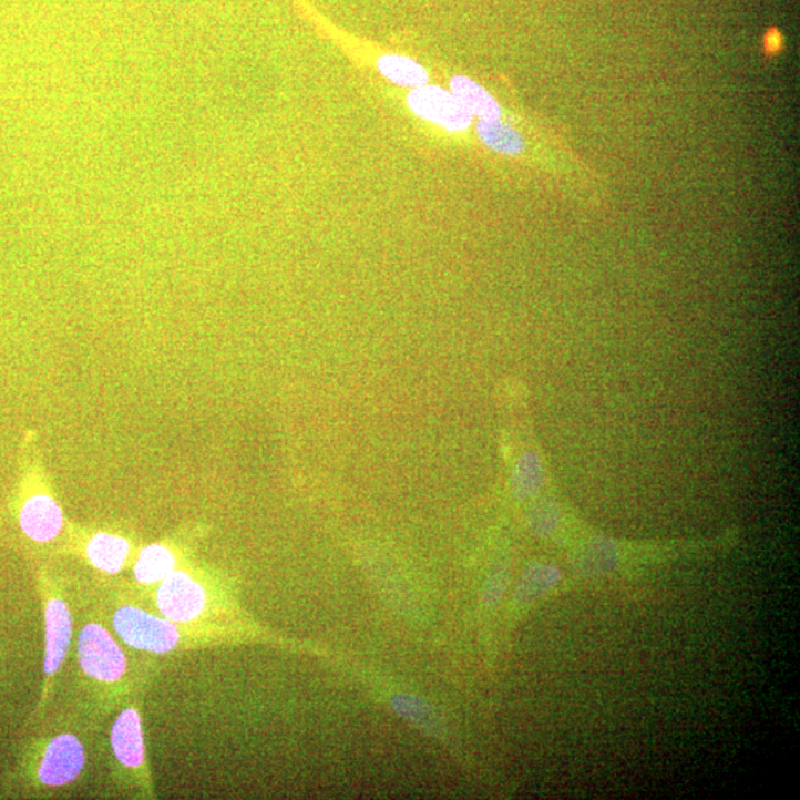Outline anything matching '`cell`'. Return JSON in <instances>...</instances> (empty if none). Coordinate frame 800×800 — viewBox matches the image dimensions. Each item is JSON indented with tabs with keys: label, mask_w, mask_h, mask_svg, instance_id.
<instances>
[{
	"label": "cell",
	"mask_w": 800,
	"mask_h": 800,
	"mask_svg": "<svg viewBox=\"0 0 800 800\" xmlns=\"http://www.w3.org/2000/svg\"><path fill=\"white\" fill-rule=\"evenodd\" d=\"M78 658L83 674L96 683L114 684L126 674L125 653L101 624L83 626L78 639Z\"/></svg>",
	"instance_id": "2"
},
{
	"label": "cell",
	"mask_w": 800,
	"mask_h": 800,
	"mask_svg": "<svg viewBox=\"0 0 800 800\" xmlns=\"http://www.w3.org/2000/svg\"><path fill=\"white\" fill-rule=\"evenodd\" d=\"M113 628L123 644L152 654H170L182 644L180 624L137 606L125 605L113 615Z\"/></svg>",
	"instance_id": "1"
},
{
	"label": "cell",
	"mask_w": 800,
	"mask_h": 800,
	"mask_svg": "<svg viewBox=\"0 0 800 800\" xmlns=\"http://www.w3.org/2000/svg\"><path fill=\"white\" fill-rule=\"evenodd\" d=\"M763 45L765 51H767L768 54H777V52L781 51L782 48L781 33L776 29L769 30L767 37L763 39Z\"/></svg>",
	"instance_id": "14"
},
{
	"label": "cell",
	"mask_w": 800,
	"mask_h": 800,
	"mask_svg": "<svg viewBox=\"0 0 800 800\" xmlns=\"http://www.w3.org/2000/svg\"><path fill=\"white\" fill-rule=\"evenodd\" d=\"M63 512L50 495H34L25 501L20 512V526L37 543H50L63 530Z\"/></svg>",
	"instance_id": "8"
},
{
	"label": "cell",
	"mask_w": 800,
	"mask_h": 800,
	"mask_svg": "<svg viewBox=\"0 0 800 800\" xmlns=\"http://www.w3.org/2000/svg\"><path fill=\"white\" fill-rule=\"evenodd\" d=\"M378 69L382 76L394 82L396 85L408 88L424 86L428 73L417 61L402 55H386L378 61Z\"/></svg>",
	"instance_id": "13"
},
{
	"label": "cell",
	"mask_w": 800,
	"mask_h": 800,
	"mask_svg": "<svg viewBox=\"0 0 800 800\" xmlns=\"http://www.w3.org/2000/svg\"><path fill=\"white\" fill-rule=\"evenodd\" d=\"M478 134L488 147L503 155H517L525 147L522 135L500 119H481Z\"/></svg>",
	"instance_id": "12"
},
{
	"label": "cell",
	"mask_w": 800,
	"mask_h": 800,
	"mask_svg": "<svg viewBox=\"0 0 800 800\" xmlns=\"http://www.w3.org/2000/svg\"><path fill=\"white\" fill-rule=\"evenodd\" d=\"M177 570V557L164 544H151L142 548L134 565V577L140 584H160Z\"/></svg>",
	"instance_id": "10"
},
{
	"label": "cell",
	"mask_w": 800,
	"mask_h": 800,
	"mask_svg": "<svg viewBox=\"0 0 800 800\" xmlns=\"http://www.w3.org/2000/svg\"><path fill=\"white\" fill-rule=\"evenodd\" d=\"M452 94L463 104L472 116L481 119H500L501 109L494 96L483 90L476 82L464 76H457L451 81Z\"/></svg>",
	"instance_id": "11"
},
{
	"label": "cell",
	"mask_w": 800,
	"mask_h": 800,
	"mask_svg": "<svg viewBox=\"0 0 800 800\" xmlns=\"http://www.w3.org/2000/svg\"><path fill=\"white\" fill-rule=\"evenodd\" d=\"M110 742H112L114 758L121 762L123 768L139 769L143 767L146 749H144L142 718H140L137 709L127 707L121 711L110 731Z\"/></svg>",
	"instance_id": "7"
},
{
	"label": "cell",
	"mask_w": 800,
	"mask_h": 800,
	"mask_svg": "<svg viewBox=\"0 0 800 800\" xmlns=\"http://www.w3.org/2000/svg\"><path fill=\"white\" fill-rule=\"evenodd\" d=\"M156 606L170 622L180 626L191 624L205 613V587L186 571L175 570L157 586Z\"/></svg>",
	"instance_id": "3"
},
{
	"label": "cell",
	"mask_w": 800,
	"mask_h": 800,
	"mask_svg": "<svg viewBox=\"0 0 800 800\" xmlns=\"http://www.w3.org/2000/svg\"><path fill=\"white\" fill-rule=\"evenodd\" d=\"M72 640V615L68 604L60 597H51L45 606V661L48 678L55 676L69 653Z\"/></svg>",
	"instance_id": "6"
},
{
	"label": "cell",
	"mask_w": 800,
	"mask_h": 800,
	"mask_svg": "<svg viewBox=\"0 0 800 800\" xmlns=\"http://www.w3.org/2000/svg\"><path fill=\"white\" fill-rule=\"evenodd\" d=\"M411 109L419 116L438 123L448 131H463L472 123V114L463 107L452 92L438 86H420L410 96Z\"/></svg>",
	"instance_id": "5"
},
{
	"label": "cell",
	"mask_w": 800,
	"mask_h": 800,
	"mask_svg": "<svg viewBox=\"0 0 800 800\" xmlns=\"http://www.w3.org/2000/svg\"><path fill=\"white\" fill-rule=\"evenodd\" d=\"M131 546L127 540L119 535L100 532L86 544V557L101 573L114 575L125 568Z\"/></svg>",
	"instance_id": "9"
},
{
	"label": "cell",
	"mask_w": 800,
	"mask_h": 800,
	"mask_svg": "<svg viewBox=\"0 0 800 800\" xmlns=\"http://www.w3.org/2000/svg\"><path fill=\"white\" fill-rule=\"evenodd\" d=\"M86 755L81 740L73 734L52 738L39 765V780L47 787H64L76 781L85 768Z\"/></svg>",
	"instance_id": "4"
}]
</instances>
